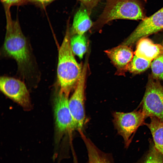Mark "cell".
<instances>
[{
  "label": "cell",
  "instance_id": "obj_11",
  "mask_svg": "<svg viewBox=\"0 0 163 163\" xmlns=\"http://www.w3.org/2000/svg\"><path fill=\"white\" fill-rule=\"evenodd\" d=\"M163 53V47L155 44L150 39L144 37L138 40L135 55L147 60L151 61Z\"/></svg>",
  "mask_w": 163,
  "mask_h": 163
},
{
  "label": "cell",
  "instance_id": "obj_8",
  "mask_svg": "<svg viewBox=\"0 0 163 163\" xmlns=\"http://www.w3.org/2000/svg\"><path fill=\"white\" fill-rule=\"evenodd\" d=\"M163 29V7L149 17L145 18L122 43L129 46L140 39Z\"/></svg>",
  "mask_w": 163,
  "mask_h": 163
},
{
  "label": "cell",
  "instance_id": "obj_13",
  "mask_svg": "<svg viewBox=\"0 0 163 163\" xmlns=\"http://www.w3.org/2000/svg\"><path fill=\"white\" fill-rule=\"evenodd\" d=\"M80 135L87 150L88 163H113L109 155L99 150L83 132Z\"/></svg>",
  "mask_w": 163,
  "mask_h": 163
},
{
  "label": "cell",
  "instance_id": "obj_12",
  "mask_svg": "<svg viewBox=\"0 0 163 163\" xmlns=\"http://www.w3.org/2000/svg\"><path fill=\"white\" fill-rule=\"evenodd\" d=\"M93 25L87 11L82 5L74 17L72 26L70 29L71 36L84 35Z\"/></svg>",
  "mask_w": 163,
  "mask_h": 163
},
{
  "label": "cell",
  "instance_id": "obj_9",
  "mask_svg": "<svg viewBox=\"0 0 163 163\" xmlns=\"http://www.w3.org/2000/svg\"><path fill=\"white\" fill-rule=\"evenodd\" d=\"M1 91L6 95L25 108L30 105L29 94L25 84L13 78L3 76L0 79Z\"/></svg>",
  "mask_w": 163,
  "mask_h": 163
},
{
  "label": "cell",
  "instance_id": "obj_10",
  "mask_svg": "<svg viewBox=\"0 0 163 163\" xmlns=\"http://www.w3.org/2000/svg\"><path fill=\"white\" fill-rule=\"evenodd\" d=\"M111 62L120 74L127 70L133 57V53L129 46L123 44L104 51Z\"/></svg>",
  "mask_w": 163,
  "mask_h": 163
},
{
  "label": "cell",
  "instance_id": "obj_18",
  "mask_svg": "<svg viewBox=\"0 0 163 163\" xmlns=\"http://www.w3.org/2000/svg\"><path fill=\"white\" fill-rule=\"evenodd\" d=\"M151 68L154 78L163 81V53L154 59Z\"/></svg>",
  "mask_w": 163,
  "mask_h": 163
},
{
  "label": "cell",
  "instance_id": "obj_5",
  "mask_svg": "<svg viewBox=\"0 0 163 163\" xmlns=\"http://www.w3.org/2000/svg\"><path fill=\"white\" fill-rule=\"evenodd\" d=\"M113 117L114 127L123 138L125 147L127 148L138 128L145 124L146 117L140 109L128 113L115 112Z\"/></svg>",
  "mask_w": 163,
  "mask_h": 163
},
{
  "label": "cell",
  "instance_id": "obj_7",
  "mask_svg": "<svg viewBox=\"0 0 163 163\" xmlns=\"http://www.w3.org/2000/svg\"><path fill=\"white\" fill-rule=\"evenodd\" d=\"M69 94L58 91L54 101V114L57 130L61 136L75 130L69 107Z\"/></svg>",
  "mask_w": 163,
  "mask_h": 163
},
{
  "label": "cell",
  "instance_id": "obj_4",
  "mask_svg": "<svg viewBox=\"0 0 163 163\" xmlns=\"http://www.w3.org/2000/svg\"><path fill=\"white\" fill-rule=\"evenodd\" d=\"M87 58L83 66L80 78L69 99V107L75 130L79 133L83 132L86 121L85 102V84L88 66Z\"/></svg>",
  "mask_w": 163,
  "mask_h": 163
},
{
  "label": "cell",
  "instance_id": "obj_15",
  "mask_svg": "<svg viewBox=\"0 0 163 163\" xmlns=\"http://www.w3.org/2000/svg\"><path fill=\"white\" fill-rule=\"evenodd\" d=\"M70 45L74 55L82 59L87 48V41L84 34H76L71 36Z\"/></svg>",
  "mask_w": 163,
  "mask_h": 163
},
{
  "label": "cell",
  "instance_id": "obj_14",
  "mask_svg": "<svg viewBox=\"0 0 163 163\" xmlns=\"http://www.w3.org/2000/svg\"><path fill=\"white\" fill-rule=\"evenodd\" d=\"M150 118V122L145 124L151 132L155 148L163 155V122L155 117Z\"/></svg>",
  "mask_w": 163,
  "mask_h": 163
},
{
  "label": "cell",
  "instance_id": "obj_2",
  "mask_svg": "<svg viewBox=\"0 0 163 163\" xmlns=\"http://www.w3.org/2000/svg\"><path fill=\"white\" fill-rule=\"evenodd\" d=\"M69 21H67L65 34L59 49L57 67L59 91L69 94L79 81L83 66L77 61L71 48Z\"/></svg>",
  "mask_w": 163,
  "mask_h": 163
},
{
  "label": "cell",
  "instance_id": "obj_3",
  "mask_svg": "<svg viewBox=\"0 0 163 163\" xmlns=\"http://www.w3.org/2000/svg\"><path fill=\"white\" fill-rule=\"evenodd\" d=\"M101 14L93 24L98 29L116 19L142 20L145 18L142 7L137 0H105Z\"/></svg>",
  "mask_w": 163,
  "mask_h": 163
},
{
  "label": "cell",
  "instance_id": "obj_6",
  "mask_svg": "<svg viewBox=\"0 0 163 163\" xmlns=\"http://www.w3.org/2000/svg\"><path fill=\"white\" fill-rule=\"evenodd\" d=\"M140 106L146 118L155 117L163 122V86L159 82L150 78Z\"/></svg>",
  "mask_w": 163,
  "mask_h": 163
},
{
  "label": "cell",
  "instance_id": "obj_20",
  "mask_svg": "<svg viewBox=\"0 0 163 163\" xmlns=\"http://www.w3.org/2000/svg\"><path fill=\"white\" fill-rule=\"evenodd\" d=\"M4 10L10 9L11 6L20 5L27 3V0H1Z\"/></svg>",
  "mask_w": 163,
  "mask_h": 163
},
{
  "label": "cell",
  "instance_id": "obj_17",
  "mask_svg": "<svg viewBox=\"0 0 163 163\" xmlns=\"http://www.w3.org/2000/svg\"><path fill=\"white\" fill-rule=\"evenodd\" d=\"M151 142L149 149L141 163H163V155L156 150L153 143Z\"/></svg>",
  "mask_w": 163,
  "mask_h": 163
},
{
  "label": "cell",
  "instance_id": "obj_19",
  "mask_svg": "<svg viewBox=\"0 0 163 163\" xmlns=\"http://www.w3.org/2000/svg\"><path fill=\"white\" fill-rule=\"evenodd\" d=\"M86 9L90 15L93 9L97 5L101 0H78Z\"/></svg>",
  "mask_w": 163,
  "mask_h": 163
},
{
  "label": "cell",
  "instance_id": "obj_21",
  "mask_svg": "<svg viewBox=\"0 0 163 163\" xmlns=\"http://www.w3.org/2000/svg\"><path fill=\"white\" fill-rule=\"evenodd\" d=\"M56 0H27V2L43 8Z\"/></svg>",
  "mask_w": 163,
  "mask_h": 163
},
{
  "label": "cell",
  "instance_id": "obj_22",
  "mask_svg": "<svg viewBox=\"0 0 163 163\" xmlns=\"http://www.w3.org/2000/svg\"></svg>",
  "mask_w": 163,
  "mask_h": 163
},
{
  "label": "cell",
  "instance_id": "obj_16",
  "mask_svg": "<svg viewBox=\"0 0 163 163\" xmlns=\"http://www.w3.org/2000/svg\"><path fill=\"white\" fill-rule=\"evenodd\" d=\"M151 64V61L147 60L135 55L129 64L127 70L133 73H139L146 70Z\"/></svg>",
  "mask_w": 163,
  "mask_h": 163
},
{
  "label": "cell",
  "instance_id": "obj_1",
  "mask_svg": "<svg viewBox=\"0 0 163 163\" xmlns=\"http://www.w3.org/2000/svg\"><path fill=\"white\" fill-rule=\"evenodd\" d=\"M6 30L2 47L5 56L14 59L23 78L34 77V65L27 40L23 34L18 20H13L10 11L5 12Z\"/></svg>",
  "mask_w": 163,
  "mask_h": 163
}]
</instances>
